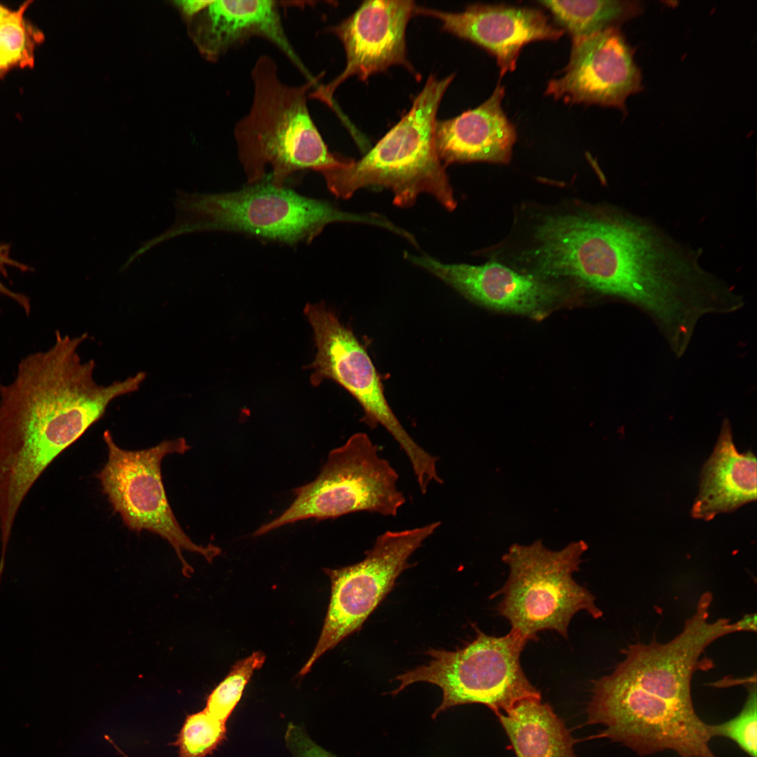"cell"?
Segmentation results:
<instances>
[{
  "mask_svg": "<svg viewBox=\"0 0 757 757\" xmlns=\"http://www.w3.org/2000/svg\"><path fill=\"white\" fill-rule=\"evenodd\" d=\"M747 697L739 713L734 718L718 724H708V732L713 738L723 737L733 741L750 757H756L757 694L756 674L744 682Z\"/></svg>",
  "mask_w": 757,
  "mask_h": 757,
  "instance_id": "obj_24",
  "label": "cell"
},
{
  "mask_svg": "<svg viewBox=\"0 0 757 757\" xmlns=\"http://www.w3.org/2000/svg\"><path fill=\"white\" fill-rule=\"evenodd\" d=\"M417 6L409 0L365 1L350 15L327 28L343 46L346 65L332 81L312 90L309 98L333 107L336 90L353 76L366 81L393 65L412 70L407 57L406 29Z\"/></svg>",
  "mask_w": 757,
  "mask_h": 757,
  "instance_id": "obj_12",
  "label": "cell"
},
{
  "mask_svg": "<svg viewBox=\"0 0 757 757\" xmlns=\"http://www.w3.org/2000/svg\"><path fill=\"white\" fill-rule=\"evenodd\" d=\"M13 10L0 4V22L5 19Z\"/></svg>",
  "mask_w": 757,
  "mask_h": 757,
  "instance_id": "obj_29",
  "label": "cell"
},
{
  "mask_svg": "<svg viewBox=\"0 0 757 757\" xmlns=\"http://www.w3.org/2000/svg\"><path fill=\"white\" fill-rule=\"evenodd\" d=\"M210 1L208 0H184L177 3L186 16L193 18L205 9Z\"/></svg>",
  "mask_w": 757,
  "mask_h": 757,
  "instance_id": "obj_27",
  "label": "cell"
},
{
  "mask_svg": "<svg viewBox=\"0 0 757 757\" xmlns=\"http://www.w3.org/2000/svg\"><path fill=\"white\" fill-rule=\"evenodd\" d=\"M435 521L379 535L361 561L339 568H324L331 595L324 625L312 654L299 671L308 673L329 650L358 631L393 589L396 579L410 567L408 560L440 526Z\"/></svg>",
  "mask_w": 757,
  "mask_h": 757,
  "instance_id": "obj_11",
  "label": "cell"
},
{
  "mask_svg": "<svg viewBox=\"0 0 757 757\" xmlns=\"http://www.w3.org/2000/svg\"><path fill=\"white\" fill-rule=\"evenodd\" d=\"M430 74L409 111L362 158L324 177L329 190L347 199L364 187H384L401 207L414 205L419 194L432 195L448 210L456 207L449 177L435 139L441 100L454 79Z\"/></svg>",
  "mask_w": 757,
  "mask_h": 757,
  "instance_id": "obj_4",
  "label": "cell"
},
{
  "mask_svg": "<svg viewBox=\"0 0 757 757\" xmlns=\"http://www.w3.org/2000/svg\"><path fill=\"white\" fill-rule=\"evenodd\" d=\"M741 632H756V614H749L738 620Z\"/></svg>",
  "mask_w": 757,
  "mask_h": 757,
  "instance_id": "obj_28",
  "label": "cell"
},
{
  "mask_svg": "<svg viewBox=\"0 0 757 757\" xmlns=\"http://www.w3.org/2000/svg\"><path fill=\"white\" fill-rule=\"evenodd\" d=\"M587 550L583 540L559 551L547 549L541 540L510 546L503 556L509 576L493 596H502L498 611L510 622L511 629L528 641L546 629L567 638L568 625L578 612L585 611L595 619L602 616L594 595L573 578Z\"/></svg>",
  "mask_w": 757,
  "mask_h": 757,
  "instance_id": "obj_5",
  "label": "cell"
},
{
  "mask_svg": "<svg viewBox=\"0 0 757 757\" xmlns=\"http://www.w3.org/2000/svg\"><path fill=\"white\" fill-rule=\"evenodd\" d=\"M398 479L396 470L379 456L370 437L364 432L355 433L329 453L314 481L293 490L296 498L290 506L261 525L253 536L301 520L334 519L357 512L395 517L406 502L397 488Z\"/></svg>",
  "mask_w": 757,
  "mask_h": 757,
  "instance_id": "obj_7",
  "label": "cell"
},
{
  "mask_svg": "<svg viewBox=\"0 0 757 757\" xmlns=\"http://www.w3.org/2000/svg\"><path fill=\"white\" fill-rule=\"evenodd\" d=\"M30 3H24L0 22V78L13 68L34 66V50L43 35L25 18Z\"/></svg>",
  "mask_w": 757,
  "mask_h": 757,
  "instance_id": "obj_21",
  "label": "cell"
},
{
  "mask_svg": "<svg viewBox=\"0 0 757 757\" xmlns=\"http://www.w3.org/2000/svg\"><path fill=\"white\" fill-rule=\"evenodd\" d=\"M504 97L505 87L498 83L491 95L477 107L449 119L437 121L435 144L445 166L510 161L517 132L503 110Z\"/></svg>",
  "mask_w": 757,
  "mask_h": 757,
  "instance_id": "obj_17",
  "label": "cell"
},
{
  "mask_svg": "<svg viewBox=\"0 0 757 757\" xmlns=\"http://www.w3.org/2000/svg\"><path fill=\"white\" fill-rule=\"evenodd\" d=\"M756 499V456L750 451L737 450L730 421L725 420L714 451L702 468L691 514L708 521Z\"/></svg>",
  "mask_w": 757,
  "mask_h": 757,
  "instance_id": "obj_18",
  "label": "cell"
},
{
  "mask_svg": "<svg viewBox=\"0 0 757 757\" xmlns=\"http://www.w3.org/2000/svg\"><path fill=\"white\" fill-rule=\"evenodd\" d=\"M108 460L97 477L114 510L130 530H147L166 540L175 550L184 575L190 577L192 567L182 551L201 554L211 563L221 552L212 545L193 543L179 524L166 497L161 462L170 453H184L189 446L184 438L165 440L149 449L128 451L114 442L108 430L103 435Z\"/></svg>",
  "mask_w": 757,
  "mask_h": 757,
  "instance_id": "obj_10",
  "label": "cell"
},
{
  "mask_svg": "<svg viewBox=\"0 0 757 757\" xmlns=\"http://www.w3.org/2000/svg\"><path fill=\"white\" fill-rule=\"evenodd\" d=\"M280 1L271 0L211 1L193 18V36L203 54L217 61L252 38L275 46L304 75L318 83L297 54L286 33Z\"/></svg>",
  "mask_w": 757,
  "mask_h": 757,
  "instance_id": "obj_15",
  "label": "cell"
},
{
  "mask_svg": "<svg viewBox=\"0 0 757 757\" xmlns=\"http://www.w3.org/2000/svg\"><path fill=\"white\" fill-rule=\"evenodd\" d=\"M411 263L433 274L469 300L512 313L540 315L556 299L554 287L497 263L481 266L442 263L405 253Z\"/></svg>",
  "mask_w": 757,
  "mask_h": 757,
  "instance_id": "obj_16",
  "label": "cell"
},
{
  "mask_svg": "<svg viewBox=\"0 0 757 757\" xmlns=\"http://www.w3.org/2000/svg\"><path fill=\"white\" fill-rule=\"evenodd\" d=\"M536 236L532 259L539 273L575 278L643 311L678 356L703 316L744 304L734 287L702 265L701 249L629 210L599 207L550 217Z\"/></svg>",
  "mask_w": 757,
  "mask_h": 757,
  "instance_id": "obj_1",
  "label": "cell"
},
{
  "mask_svg": "<svg viewBox=\"0 0 757 757\" xmlns=\"http://www.w3.org/2000/svg\"><path fill=\"white\" fill-rule=\"evenodd\" d=\"M416 15L437 19L444 31L470 41L496 59L502 78L513 71L521 50L537 41H557L564 31L541 11L507 5L471 4L461 12L417 6Z\"/></svg>",
  "mask_w": 757,
  "mask_h": 757,
  "instance_id": "obj_14",
  "label": "cell"
},
{
  "mask_svg": "<svg viewBox=\"0 0 757 757\" xmlns=\"http://www.w3.org/2000/svg\"><path fill=\"white\" fill-rule=\"evenodd\" d=\"M10 244H0V274H1L4 277H8V273L6 270L7 266L17 268L22 272L28 271L32 269L29 266L13 259L10 256ZM0 295H6L9 298L13 299L20 306L22 307L27 315L29 314L31 310L29 299L23 294L15 293L12 290L9 289L1 281Z\"/></svg>",
  "mask_w": 757,
  "mask_h": 757,
  "instance_id": "obj_26",
  "label": "cell"
},
{
  "mask_svg": "<svg viewBox=\"0 0 757 757\" xmlns=\"http://www.w3.org/2000/svg\"><path fill=\"white\" fill-rule=\"evenodd\" d=\"M634 51L618 27L572 39L570 59L561 76L547 83L545 95L565 103L625 109L642 88Z\"/></svg>",
  "mask_w": 757,
  "mask_h": 757,
  "instance_id": "obj_13",
  "label": "cell"
},
{
  "mask_svg": "<svg viewBox=\"0 0 757 757\" xmlns=\"http://www.w3.org/2000/svg\"><path fill=\"white\" fill-rule=\"evenodd\" d=\"M286 739L294 757H336L315 743L301 728L293 724L287 728Z\"/></svg>",
  "mask_w": 757,
  "mask_h": 757,
  "instance_id": "obj_25",
  "label": "cell"
},
{
  "mask_svg": "<svg viewBox=\"0 0 757 757\" xmlns=\"http://www.w3.org/2000/svg\"><path fill=\"white\" fill-rule=\"evenodd\" d=\"M176 217L163 233L145 242V253L182 235L209 231L233 232L289 245L308 243L332 223H366L382 227L383 215L341 210L329 202L277 187L264 179L231 191L200 193L178 191Z\"/></svg>",
  "mask_w": 757,
  "mask_h": 757,
  "instance_id": "obj_3",
  "label": "cell"
},
{
  "mask_svg": "<svg viewBox=\"0 0 757 757\" xmlns=\"http://www.w3.org/2000/svg\"><path fill=\"white\" fill-rule=\"evenodd\" d=\"M250 76L252 104L233 130L247 184L268 175L275 186L283 187L295 172L311 170L324 177L350 161L328 149L311 116L308 100L319 84L286 83L268 55L257 58Z\"/></svg>",
  "mask_w": 757,
  "mask_h": 757,
  "instance_id": "obj_2",
  "label": "cell"
},
{
  "mask_svg": "<svg viewBox=\"0 0 757 757\" xmlns=\"http://www.w3.org/2000/svg\"><path fill=\"white\" fill-rule=\"evenodd\" d=\"M541 6L550 11L555 21L572 39L589 36L594 33L618 27L643 11L639 1H540Z\"/></svg>",
  "mask_w": 757,
  "mask_h": 757,
  "instance_id": "obj_20",
  "label": "cell"
},
{
  "mask_svg": "<svg viewBox=\"0 0 757 757\" xmlns=\"http://www.w3.org/2000/svg\"><path fill=\"white\" fill-rule=\"evenodd\" d=\"M528 640L511 629L503 636L477 629L475 639L454 651L432 649L430 661L397 676L396 695L417 682L437 686L442 700L432 718L446 709L465 704H482L496 715L518 702L541 697L522 670L520 655Z\"/></svg>",
  "mask_w": 757,
  "mask_h": 757,
  "instance_id": "obj_6",
  "label": "cell"
},
{
  "mask_svg": "<svg viewBox=\"0 0 757 757\" xmlns=\"http://www.w3.org/2000/svg\"><path fill=\"white\" fill-rule=\"evenodd\" d=\"M587 723L601 725L606 738L641 756L666 750L680 757H716L707 725L693 704L647 693L612 674L598 679L587 709Z\"/></svg>",
  "mask_w": 757,
  "mask_h": 757,
  "instance_id": "obj_8",
  "label": "cell"
},
{
  "mask_svg": "<svg viewBox=\"0 0 757 757\" xmlns=\"http://www.w3.org/2000/svg\"><path fill=\"white\" fill-rule=\"evenodd\" d=\"M226 723L206 710L186 716L173 743L179 748L178 757H207L226 736Z\"/></svg>",
  "mask_w": 757,
  "mask_h": 757,
  "instance_id": "obj_23",
  "label": "cell"
},
{
  "mask_svg": "<svg viewBox=\"0 0 757 757\" xmlns=\"http://www.w3.org/2000/svg\"><path fill=\"white\" fill-rule=\"evenodd\" d=\"M265 660L263 652L255 651L237 661L226 677L208 695L204 709L226 723L240 702L254 672L261 668Z\"/></svg>",
  "mask_w": 757,
  "mask_h": 757,
  "instance_id": "obj_22",
  "label": "cell"
},
{
  "mask_svg": "<svg viewBox=\"0 0 757 757\" xmlns=\"http://www.w3.org/2000/svg\"><path fill=\"white\" fill-rule=\"evenodd\" d=\"M517 757H575V740L541 697H530L497 715Z\"/></svg>",
  "mask_w": 757,
  "mask_h": 757,
  "instance_id": "obj_19",
  "label": "cell"
},
{
  "mask_svg": "<svg viewBox=\"0 0 757 757\" xmlns=\"http://www.w3.org/2000/svg\"><path fill=\"white\" fill-rule=\"evenodd\" d=\"M304 314L314 333L317 354L308 367L313 386L332 379L344 388L359 402L367 426H383L407 456L417 484L426 487L439 480L437 458L420 446L397 419L384 395L383 387L374 363L353 332L322 302L307 304Z\"/></svg>",
  "mask_w": 757,
  "mask_h": 757,
  "instance_id": "obj_9",
  "label": "cell"
}]
</instances>
